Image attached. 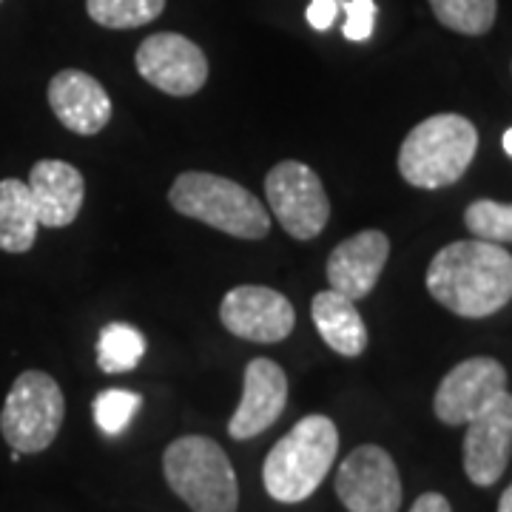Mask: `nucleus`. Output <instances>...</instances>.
Instances as JSON below:
<instances>
[{"instance_id": "obj_18", "label": "nucleus", "mask_w": 512, "mask_h": 512, "mask_svg": "<svg viewBox=\"0 0 512 512\" xmlns=\"http://www.w3.org/2000/svg\"><path fill=\"white\" fill-rule=\"evenodd\" d=\"M37 211L29 185L23 180H3L0 183V251L6 254H26L37 239Z\"/></svg>"}, {"instance_id": "obj_25", "label": "nucleus", "mask_w": 512, "mask_h": 512, "mask_svg": "<svg viewBox=\"0 0 512 512\" xmlns=\"http://www.w3.org/2000/svg\"><path fill=\"white\" fill-rule=\"evenodd\" d=\"M336 15H339V0H311L305 18H308V23L316 32H328Z\"/></svg>"}, {"instance_id": "obj_7", "label": "nucleus", "mask_w": 512, "mask_h": 512, "mask_svg": "<svg viewBox=\"0 0 512 512\" xmlns=\"http://www.w3.org/2000/svg\"><path fill=\"white\" fill-rule=\"evenodd\" d=\"M265 197L279 225L293 239H316L330 220V200L319 174L305 163L285 160L265 177Z\"/></svg>"}, {"instance_id": "obj_1", "label": "nucleus", "mask_w": 512, "mask_h": 512, "mask_svg": "<svg viewBox=\"0 0 512 512\" xmlns=\"http://www.w3.org/2000/svg\"><path fill=\"white\" fill-rule=\"evenodd\" d=\"M427 291L456 316L484 319L512 299V256L504 245L464 239L441 248L427 268Z\"/></svg>"}, {"instance_id": "obj_24", "label": "nucleus", "mask_w": 512, "mask_h": 512, "mask_svg": "<svg viewBox=\"0 0 512 512\" xmlns=\"http://www.w3.org/2000/svg\"><path fill=\"white\" fill-rule=\"evenodd\" d=\"M348 12L345 18V37L353 43H365L373 35V23H376V0H348L345 6H339Z\"/></svg>"}, {"instance_id": "obj_17", "label": "nucleus", "mask_w": 512, "mask_h": 512, "mask_svg": "<svg viewBox=\"0 0 512 512\" xmlns=\"http://www.w3.org/2000/svg\"><path fill=\"white\" fill-rule=\"evenodd\" d=\"M313 325L333 353L356 359L367 348V325L356 302L333 288L316 293L311 302Z\"/></svg>"}, {"instance_id": "obj_8", "label": "nucleus", "mask_w": 512, "mask_h": 512, "mask_svg": "<svg viewBox=\"0 0 512 512\" xmlns=\"http://www.w3.org/2000/svg\"><path fill=\"white\" fill-rule=\"evenodd\" d=\"M336 495L348 512H399L402 478L393 456L379 444H362L336 473Z\"/></svg>"}, {"instance_id": "obj_21", "label": "nucleus", "mask_w": 512, "mask_h": 512, "mask_svg": "<svg viewBox=\"0 0 512 512\" xmlns=\"http://www.w3.org/2000/svg\"><path fill=\"white\" fill-rule=\"evenodd\" d=\"M89 18L103 29H140L165 12V0H86Z\"/></svg>"}, {"instance_id": "obj_22", "label": "nucleus", "mask_w": 512, "mask_h": 512, "mask_svg": "<svg viewBox=\"0 0 512 512\" xmlns=\"http://www.w3.org/2000/svg\"><path fill=\"white\" fill-rule=\"evenodd\" d=\"M464 225L473 237L504 245L512 242V202H495V200H476L467 205L464 211Z\"/></svg>"}, {"instance_id": "obj_11", "label": "nucleus", "mask_w": 512, "mask_h": 512, "mask_svg": "<svg viewBox=\"0 0 512 512\" xmlns=\"http://www.w3.org/2000/svg\"><path fill=\"white\" fill-rule=\"evenodd\" d=\"M220 319L225 330L256 345H276L291 336L296 325V311L274 288L265 285H239L225 293L220 305Z\"/></svg>"}, {"instance_id": "obj_26", "label": "nucleus", "mask_w": 512, "mask_h": 512, "mask_svg": "<svg viewBox=\"0 0 512 512\" xmlns=\"http://www.w3.org/2000/svg\"><path fill=\"white\" fill-rule=\"evenodd\" d=\"M410 512H453L450 501L441 493H424L416 498V504L410 507Z\"/></svg>"}, {"instance_id": "obj_23", "label": "nucleus", "mask_w": 512, "mask_h": 512, "mask_svg": "<svg viewBox=\"0 0 512 512\" xmlns=\"http://www.w3.org/2000/svg\"><path fill=\"white\" fill-rule=\"evenodd\" d=\"M143 399L131 390H120V387H111L97 393V399L92 402V413L97 427L106 433V436H120L126 433V427L134 421V416L140 413Z\"/></svg>"}, {"instance_id": "obj_6", "label": "nucleus", "mask_w": 512, "mask_h": 512, "mask_svg": "<svg viewBox=\"0 0 512 512\" xmlns=\"http://www.w3.org/2000/svg\"><path fill=\"white\" fill-rule=\"evenodd\" d=\"M66 416L60 384L43 370L20 373L0 410V433L20 456L43 453L52 447Z\"/></svg>"}, {"instance_id": "obj_2", "label": "nucleus", "mask_w": 512, "mask_h": 512, "mask_svg": "<svg viewBox=\"0 0 512 512\" xmlns=\"http://www.w3.org/2000/svg\"><path fill=\"white\" fill-rule=\"evenodd\" d=\"M339 453V430L328 416H305L276 441L262 464V481L279 504L308 501Z\"/></svg>"}, {"instance_id": "obj_10", "label": "nucleus", "mask_w": 512, "mask_h": 512, "mask_svg": "<svg viewBox=\"0 0 512 512\" xmlns=\"http://www.w3.org/2000/svg\"><path fill=\"white\" fill-rule=\"evenodd\" d=\"M501 393H507L504 365L490 356H473V359H464L441 379L433 410L439 421L458 427L476 419L478 413H484Z\"/></svg>"}, {"instance_id": "obj_16", "label": "nucleus", "mask_w": 512, "mask_h": 512, "mask_svg": "<svg viewBox=\"0 0 512 512\" xmlns=\"http://www.w3.org/2000/svg\"><path fill=\"white\" fill-rule=\"evenodd\" d=\"M29 194L35 202L37 222L46 228H66L77 220L86 183L74 165L63 160H40L29 171Z\"/></svg>"}, {"instance_id": "obj_27", "label": "nucleus", "mask_w": 512, "mask_h": 512, "mask_svg": "<svg viewBox=\"0 0 512 512\" xmlns=\"http://www.w3.org/2000/svg\"><path fill=\"white\" fill-rule=\"evenodd\" d=\"M498 512H512V484L501 493V501H498Z\"/></svg>"}, {"instance_id": "obj_5", "label": "nucleus", "mask_w": 512, "mask_h": 512, "mask_svg": "<svg viewBox=\"0 0 512 512\" xmlns=\"http://www.w3.org/2000/svg\"><path fill=\"white\" fill-rule=\"evenodd\" d=\"M163 476L191 512H237L239 481L234 464L208 436H183L163 453Z\"/></svg>"}, {"instance_id": "obj_4", "label": "nucleus", "mask_w": 512, "mask_h": 512, "mask_svg": "<svg viewBox=\"0 0 512 512\" xmlns=\"http://www.w3.org/2000/svg\"><path fill=\"white\" fill-rule=\"evenodd\" d=\"M168 200L188 220H200L237 239H262L271 231V214L256 194L220 174L185 171L171 185Z\"/></svg>"}, {"instance_id": "obj_20", "label": "nucleus", "mask_w": 512, "mask_h": 512, "mask_svg": "<svg viewBox=\"0 0 512 512\" xmlns=\"http://www.w3.org/2000/svg\"><path fill=\"white\" fill-rule=\"evenodd\" d=\"M441 26L458 35H487L498 15V0H427Z\"/></svg>"}, {"instance_id": "obj_12", "label": "nucleus", "mask_w": 512, "mask_h": 512, "mask_svg": "<svg viewBox=\"0 0 512 512\" xmlns=\"http://www.w3.org/2000/svg\"><path fill=\"white\" fill-rule=\"evenodd\" d=\"M512 456V393H501L484 413L467 421L464 473L476 487H493Z\"/></svg>"}, {"instance_id": "obj_19", "label": "nucleus", "mask_w": 512, "mask_h": 512, "mask_svg": "<svg viewBox=\"0 0 512 512\" xmlns=\"http://www.w3.org/2000/svg\"><path fill=\"white\" fill-rule=\"evenodd\" d=\"M146 353V336L143 330L126 322H111L100 330L97 339V367L103 373H128L140 365Z\"/></svg>"}, {"instance_id": "obj_15", "label": "nucleus", "mask_w": 512, "mask_h": 512, "mask_svg": "<svg viewBox=\"0 0 512 512\" xmlns=\"http://www.w3.org/2000/svg\"><path fill=\"white\" fill-rule=\"evenodd\" d=\"M49 106L63 126L83 137L103 131L111 120L109 92L100 86V80L80 69H63L52 77Z\"/></svg>"}, {"instance_id": "obj_3", "label": "nucleus", "mask_w": 512, "mask_h": 512, "mask_svg": "<svg viewBox=\"0 0 512 512\" xmlns=\"http://www.w3.org/2000/svg\"><path fill=\"white\" fill-rule=\"evenodd\" d=\"M478 151L476 126L461 114L421 120L399 148V171L413 188L436 191L458 183Z\"/></svg>"}, {"instance_id": "obj_28", "label": "nucleus", "mask_w": 512, "mask_h": 512, "mask_svg": "<svg viewBox=\"0 0 512 512\" xmlns=\"http://www.w3.org/2000/svg\"><path fill=\"white\" fill-rule=\"evenodd\" d=\"M504 151H507V154L512 157V128L507 131V134H504Z\"/></svg>"}, {"instance_id": "obj_9", "label": "nucleus", "mask_w": 512, "mask_h": 512, "mask_svg": "<svg viewBox=\"0 0 512 512\" xmlns=\"http://www.w3.org/2000/svg\"><path fill=\"white\" fill-rule=\"evenodd\" d=\"M137 72L154 89L171 97H191L208 80V60L194 40L177 32L146 37L134 55Z\"/></svg>"}, {"instance_id": "obj_13", "label": "nucleus", "mask_w": 512, "mask_h": 512, "mask_svg": "<svg viewBox=\"0 0 512 512\" xmlns=\"http://www.w3.org/2000/svg\"><path fill=\"white\" fill-rule=\"evenodd\" d=\"M288 404V376L271 359H251L245 367L242 402L228 421V436L237 441L256 439L279 421Z\"/></svg>"}, {"instance_id": "obj_14", "label": "nucleus", "mask_w": 512, "mask_h": 512, "mask_svg": "<svg viewBox=\"0 0 512 512\" xmlns=\"http://www.w3.org/2000/svg\"><path fill=\"white\" fill-rule=\"evenodd\" d=\"M390 256V239L382 231L370 228L339 242L328 256L330 288L353 302L370 296Z\"/></svg>"}]
</instances>
